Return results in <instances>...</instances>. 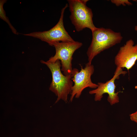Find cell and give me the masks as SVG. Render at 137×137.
Here are the masks:
<instances>
[{"instance_id": "4", "label": "cell", "mask_w": 137, "mask_h": 137, "mask_svg": "<svg viewBox=\"0 0 137 137\" xmlns=\"http://www.w3.org/2000/svg\"><path fill=\"white\" fill-rule=\"evenodd\" d=\"M82 45L81 42L75 41L54 42L51 46L55 47L56 53L47 61L54 63L59 60L61 65V70L63 74L66 76L71 75L73 69L72 63L73 55L75 51Z\"/></svg>"}, {"instance_id": "2", "label": "cell", "mask_w": 137, "mask_h": 137, "mask_svg": "<svg viewBox=\"0 0 137 137\" xmlns=\"http://www.w3.org/2000/svg\"><path fill=\"white\" fill-rule=\"evenodd\" d=\"M41 62L47 65L52 73V80L49 89L57 97L55 103L61 99L67 102L68 95L71 94L73 86L71 75L66 76L62 74L61 69V65L59 60L54 63L41 60Z\"/></svg>"}, {"instance_id": "6", "label": "cell", "mask_w": 137, "mask_h": 137, "mask_svg": "<svg viewBox=\"0 0 137 137\" xmlns=\"http://www.w3.org/2000/svg\"><path fill=\"white\" fill-rule=\"evenodd\" d=\"M94 69L93 65L88 62L83 68L81 66L80 71L76 68L73 69L71 75V80L74 82L72 88V92L70 101L72 102L75 96L76 98H79L82 92L85 89L89 87L95 89L98 84L92 82L91 76L93 74Z\"/></svg>"}, {"instance_id": "8", "label": "cell", "mask_w": 137, "mask_h": 137, "mask_svg": "<svg viewBox=\"0 0 137 137\" xmlns=\"http://www.w3.org/2000/svg\"><path fill=\"white\" fill-rule=\"evenodd\" d=\"M134 44L133 40L130 39L120 48L114 58L117 67L125 68L128 71L135 65L137 60V44Z\"/></svg>"}, {"instance_id": "12", "label": "cell", "mask_w": 137, "mask_h": 137, "mask_svg": "<svg viewBox=\"0 0 137 137\" xmlns=\"http://www.w3.org/2000/svg\"><path fill=\"white\" fill-rule=\"evenodd\" d=\"M135 29L136 31H137V25L135 26Z\"/></svg>"}, {"instance_id": "5", "label": "cell", "mask_w": 137, "mask_h": 137, "mask_svg": "<svg viewBox=\"0 0 137 137\" xmlns=\"http://www.w3.org/2000/svg\"><path fill=\"white\" fill-rule=\"evenodd\" d=\"M68 6V4H66L62 9L60 16L58 22L55 26L49 30L23 34V35L39 39L47 42L51 46L53 43L55 42L74 41L66 31L64 25V13L65 9Z\"/></svg>"}, {"instance_id": "7", "label": "cell", "mask_w": 137, "mask_h": 137, "mask_svg": "<svg viewBox=\"0 0 137 137\" xmlns=\"http://www.w3.org/2000/svg\"><path fill=\"white\" fill-rule=\"evenodd\" d=\"M127 73L126 71H123L122 68L117 67L114 75L111 79L105 83L98 82L97 87L90 91L89 93L90 94H95L94 100L96 101L101 100L103 94L107 93L108 95L107 100L111 105L118 103L119 102L118 92H115L116 87L115 80L118 79L121 75L125 74Z\"/></svg>"}, {"instance_id": "3", "label": "cell", "mask_w": 137, "mask_h": 137, "mask_svg": "<svg viewBox=\"0 0 137 137\" xmlns=\"http://www.w3.org/2000/svg\"><path fill=\"white\" fill-rule=\"evenodd\" d=\"M71 12L70 18L76 30L80 31L87 28L92 32L97 27L94 25L92 10L86 5L87 0H67Z\"/></svg>"}, {"instance_id": "10", "label": "cell", "mask_w": 137, "mask_h": 137, "mask_svg": "<svg viewBox=\"0 0 137 137\" xmlns=\"http://www.w3.org/2000/svg\"><path fill=\"white\" fill-rule=\"evenodd\" d=\"M111 1L118 6L121 5L126 6V5H132L131 2L127 0H111Z\"/></svg>"}, {"instance_id": "9", "label": "cell", "mask_w": 137, "mask_h": 137, "mask_svg": "<svg viewBox=\"0 0 137 137\" xmlns=\"http://www.w3.org/2000/svg\"><path fill=\"white\" fill-rule=\"evenodd\" d=\"M7 1L6 0L0 1V18L8 24L12 32L14 34L18 35V33L16 30L11 24L8 17L6 16L5 12L4 9V5L6 2Z\"/></svg>"}, {"instance_id": "11", "label": "cell", "mask_w": 137, "mask_h": 137, "mask_svg": "<svg viewBox=\"0 0 137 137\" xmlns=\"http://www.w3.org/2000/svg\"><path fill=\"white\" fill-rule=\"evenodd\" d=\"M130 117L131 120L137 123V111L130 114Z\"/></svg>"}, {"instance_id": "1", "label": "cell", "mask_w": 137, "mask_h": 137, "mask_svg": "<svg viewBox=\"0 0 137 137\" xmlns=\"http://www.w3.org/2000/svg\"><path fill=\"white\" fill-rule=\"evenodd\" d=\"M91 42L87 52L88 62L91 64L94 58L103 51L120 43L123 37L119 32L109 28H96L92 31Z\"/></svg>"}]
</instances>
